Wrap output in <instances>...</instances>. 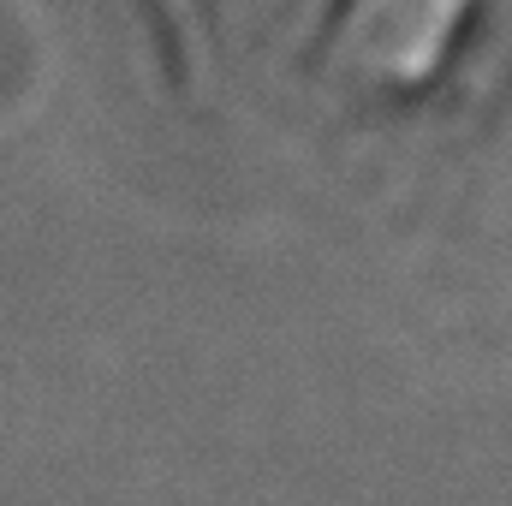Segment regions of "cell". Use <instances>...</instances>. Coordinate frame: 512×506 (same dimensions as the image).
Listing matches in <instances>:
<instances>
[{"label":"cell","mask_w":512,"mask_h":506,"mask_svg":"<svg viewBox=\"0 0 512 506\" xmlns=\"http://www.w3.org/2000/svg\"><path fill=\"white\" fill-rule=\"evenodd\" d=\"M197 120L274 167L417 185L512 108V0H143Z\"/></svg>","instance_id":"1"}]
</instances>
